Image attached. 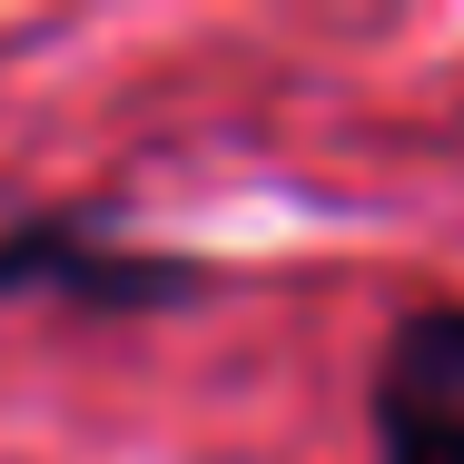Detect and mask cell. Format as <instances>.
Masks as SVG:
<instances>
[{
	"mask_svg": "<svg viewBox=\"0 0 464 464\" xmlns=\"http://www.w3.org/2000/svg\"><path fill=\"white\" fill-rule=\"evenodd\" d=\"M70 306V316H179L218 296V267L129 237L109 208H10L0 218V306Z\"/></svg>",
	"mask_w": 464,
	"mask_h": 464,
	"instance_id": "obj_1",
	"label": "cell"
},
{
	"mask_svg": "<svg viewBox=\"0 0 464 464\" xmlns=\"http://www.w3.org/2000/svg\"><path fill=\"white\" fill-rule=\"evenodd\" d=\"M375 464H464V296H405L366 366Z\"/></svg>",
	"mask_w": 464,
	"mask_h": 464,
	"instance_id": "obj_2",
	"label": "cell"
}]
</instances>
